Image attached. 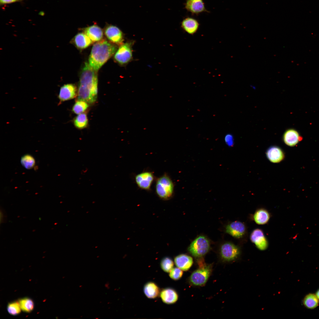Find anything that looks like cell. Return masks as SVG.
I'll use <instances>...</instances> for the list:
<instances>
[{
    "label": "cell",
    "mask_w": 319,
    "mask_h": 319,
    "mask_svg": "<svg viewBox=\"0 0 319 319\" xmlns=\"http://www.w3.org/2000/svg\"><path fill=\"white\" fill-rule=\"evenodd\" d=\"M88 104L85 101L77 100L72 107V111L77 114L83 113L88 108Z\"/></svg>",
    "instance_id": "26"
},
{
    "label": "cell",
    "mask_w": 319,
    "mask_h": 319,
    "mask_svg": "<svg viewBox=\"0 0 319 319\" xmlns=\"http://www.w3.org/2000/svg\"><path fill=\"white\" fill-rule=\"evenodd\" d=\"M160 265L162 269L164 271L170 272L173 267L174 263L171 258L165 257L161 261Z\"/></svg>",
    "instance_id": "29"
},
{
    "label": "cell",
    "mask_w": 319,
    "mask_h": 319,
    "mask_svg": "<svg viewBox=\"0 0 319 319\" xmlns=\"http://www.w3.org/2000/svg\"><path fill=\"white\" fill-rule=\"evenodd\" d=\"M24 0H0V4L1 5L11 4L17 2L22 1Z\"/></svg>",
    "instance_id": "32"
},
{
    "label": "cell",
    "mask_w": 319,
    "mask_h": 319,
    "mask_svg": "<svg viewBox=\"0 0 319 319\" xmlns=\"http://www.w3.org/2000/svg\"><path fill=\"white\" fill-rule=\"evenodd\" d=\"M266 155L268 160L274 163L279 162L284 157V154L281 149L275 146L270 147L268 149Z\"/></svg>",
    "instance_id": "19"
},
{
    "label": "cell",
    "mask_w": 319,
    "mask_h": 319,
    "mask_svg": "<svg viewBox=\"0 0 319 319\" xmlns=\"http://www.w3.org/2000/svg\"><path fill=\"white\" fill-rule=\"evenodd\" d=\"M21 310L26 313H30L32 311L34 307V303L33 301L29 298H24L20 299L19 300Z\"/></svg>",
    "instance_id": "25"
},
{
    "label": "cell",
    "mask_w": 319,
    "mask_h": 319,
    "mask_svg": "<svg viewBox=\"0 0 319 319\" xmlns=\"http://www.w3.org/2000/svg\"><path fill=\"white\" fill-rule=\"evenodd\" d=\"M253 219L258 224H264L268 222L270 217L268 211L264 209H260L257 210L253 215Z\"/></svg>",
    "instance_id": "22"
},
{
    "label": "cell",
    "mask_w": 319,
    "mask_h": 319,
    "mask_svg": "<svg viewBox=\"0 0 319 319\" xmlns=\"http://www.w3.org/2000/svg\"><path fill=\"white\" fill-rule=\"evenodd\" d=\"M135 181L140 189L149 190L154 179L153 173L149 171L142 172L136 175Z\"/></svg>",
    "instance_id": "8"
},
{
    "label": "cell",
    "mask_w": 319,
    "mask_h": 319,
    "mask_svg": "<svg viewBox=\"0 0 319 319\" xmlns=\"http://www.w3.org/2000/svg\"><path fill=\"white\" fill-rule=\"evenodd\" d=\"M92 41L84 33H77L71 40V42L78 49H84L91 45Z\"/></svg>",
    "instance_id": "17"
},
{
    "label": "cell",
    "mask_w": 319,
    "mask_h": 319,
    "mask_svg": "<svg viewBox=\"0 0 319 319\" xmlns=\"http://www.w3.org/2000/svg\"><path fill=\"white\" fill-rule=\"evenodd\" d=\"M144 291L147 297L150 299L156 298L160 293V289L158 286L152 282H148L145 285Z\"/></svg>",
    "instance_id": "21"
},
{
    "label": "cell",
    "mask_w": 319,
    "mask_h": 319,
    "mask_svg": "<svg viewBox=\"0 0 319 319\" xmlns=\"http://www.w3.org/2000/svg\"><path fill=\"white\" fill-rule=\"evenodd\" d=\"M210 248V244L209 240L206 237L201 235L196 237L191 242L188 250L192 256L198 258H202L206 254Z\"/></svg>",
    "instance_id": "4"
},
{
    "label": "cell",
    "mask_w": 319,
    "mask_h": 319,
    "mask_svg": "<svg viewBox=\"0 0 319 319\" xmlns=\"http://www.w3.org/2000/svg\"><path fill=\"white\" fill-rule=\"evenodd\" d=\"M199 267L191 274L189 281L192 285L202 286L205 285L211 274L212 266V265L205 263Z\"/></svg>",
    "instance_id": "5"
},
{
    "label": "cell",
    "mask_w": 319,
    "mask_h": 319,
    "mask_svg": "<svg viewBox=\"0 0 319 319\" xmlns=\"http://www.w3.org/2000/svg\"><path fill=\"white\" fill-rule=\"evenodd\" d=\"M176 266L183 271L188 270L193 263V259L190 256L185 254L179 255L174 258Z\"/></svg>",
    "instance_id": "18"
},
{
    "label": "cell",
    "mask_w": 319,
    "mask_h": 319,
    "mask_svg": "<svg viewBox=\"0 0 319 319\" xmlns=\"http://www.w3.org/2000/svg\"><path fill=\"white\" fill-rule=\"evenodd\" d=\"M160 295L162 301L168 304L175 303L178 297L177 292L173 289L171 288L163 289L161 291Z\"/></svg>",
    "instance_id": "20"
},
{
    "label": "cell",
    "mask_w": 319,
    "mask_h": 319,
    "mask_svg": "<svg viewBox=\"0 0 319 319\" xmlns=\"http://www.w3.org/2000/svg\"><path fill=\"white\" fill-rule=\"evenodd\" d=\"M315 294L317 298L319 300V289L317 290Z\"/></svg>",
    "instance_id": "34"
},
{
    "label": "cell",
    "mask_w": 319,
    "mask_h": 319,
    "mask_svg": "<svg viewBox=\"0 0 319 319\" xmlns=\"http://www.w3.org/2000/svg\"><path fill=\"white\" fill-rule=\"evenodd\" d=\"M21 308L19 302L14 301L9 303L7 306V310L11 315H17L21 312Z\"/></svg>",
    "instance_id": "28"
},
{
    "label": "cell",
    "mask_w": 319,
    "mask_h": 319,
    "mask_svg": "<svg viewBox=\"0 0 319 319\" xmlns=\"http://www.w3.org/2000/svg\"><path fill=\"white\" fill-rule=\"evenodd\" d=\"M245 225L239 221L232 222L227 225L226 232L232 236L237 238L242 237L246 232Z\"/></svg>",
    "instance_id": "11"
},
{
    "label": "cell",
    "mask_w": 319,
    "mask_h": 319,
    "mask_svg": "<svg viewBox=\"0 0 319 319\" xmlns=\"http://www.w3.org/2000/svg\"><path fill=\"white\" fill-rule=\"evenodd\" d=\"M199 26V23L197 20L192 17H187L182 21L181 26L186 33L193 35L198 31Z\"/></svg>",
    "instance_id": "14"
},
{
    "label": "cell",
    "mask_w": 319,
    "mask_h": 319,
    "mask_svg": "<svg viewBox=\"0 0 319 319\" xmlns=\"http://www.w3.org/2000/svg\"><path fill=\"white\" fill-rule=\"evenodd\" d=\"M185 8L192 14L198 15L204 12H208L203 0H186Z\"/></svg>",
    "instance_id": "13"
},
{
    "label": "cell",
    "mask_w": 319,
    "mask_h": 319,
    "mask_svg": "<svg viewBox=\"0 0 319 319\" xmlns=\"http://www.w3.org/2000/svg\"><path fill=\"white\" fill-rule=\"evenodd\" d=\"M302 139L297 131L293 129H289L286 130L283 136L284 142L290 147L295 146L302 140Z\"/></svg>",
    "instance_id": "15"
},
{
    "label": "cell",
    "mask_w": 319,
    "mask_h": 319,
    "mask_svg": "<svg viewBox=\"0 0 319 319\" xmlns=\"http://www.w3.org/2000/svg\"><path fill=\"white\" fill-rule=\"evenodd\" d=\"M174 186L170 177L166 173L156 180L155 190L157 194L161 198L168 200L172 196Z\"/></svg>",
    "instance_id": "3"
},
{
    "label": "cell",
    "mask_w": 319,
    "mask_h": 319,
    "mask_svg": "<svg viewBox=\"0 0 319 319\" xmlns=\"http://www.w3.org/2000/svg\"><path fill=\"white\" fill-rule=\"evenodd\" d=\"M169 273V275L170 278L175 280L180 279L183 273L182 270L177 267L172 268Z\"/></svg>",
    "instance_id": "30"
},
{
    "label": "cell",
    "mask_w": 319,
    "mask_h": 319,
    "mask_svg": "<svg viewBox=\"0 0 319 319\" xmlns=\"http://www.w3.org/2000/svg\"><path fill=\"white\" fill-rule=\"evenodd\" d=\"M225 141L226 144L229 146H231L234 143V139L232 136L230 134H227L225 137Z\"/></svg>",
    "instance_id": "31"
},
{
    "label": "cell",
    "mask_w": 319,
    "mask_h": 319,
    "mask_svg": "<svg viewBox=\"0 0 319 319\" xmlns=\"http://www.w3.org/2000/svg\"><path fill=\"white\" fill-rule=\"evenodd\" d=\"M116 46L103 40L92 46L89 58L88 64L94 70L97 71L116 52Z\"/></svg>",
    "instance_id": "2"
},
{
    "label": "cell",
    "mask_w": 319,
    "mask_h": 319,
    "mask_svg": "<svg viewBox=\"0 0 319 319\" xmlns=\"http://www.w3.org/2000/svg\"><path fill=\"white\" fill-rule=\"evenodd\" d=\"M0 223H2L4 219V214L3 212L1 210L0 213Z\"/></svg>",
    "instance_id": "33"
},
{
    "label": "cell",
    "mask_w": 319,
    "mask_h": 319,
    "mask_svg": "<svg viewBox=\"0 0 319 319\" xmlns=\"http://www.w3.org/2000/svg\"><path fill=\"white\" fill-rule=\"evenodd\" d=\"M104 33L106 38L112 43L117 45L123 44V33L117 27L111 25L107 26L105 29Z\"/></svg>",
    "instance_id": "9"
},
{
    "label": "cell",
    "mask_w": 319,
    "mask_h": 319,
    "mask_svg": "<svg viewBox=\"0 0 319 319\" xmlns=\"http://www.w3.org/2000/svg\"><path fill=\"white\" fill-rule=\"evenodd\" d=\"M251 241L256 247L261 250H266L268 248V243L263 231L257 229L253 231L250 235Z\"/></svg>",
    "instance_id": "10"
},
{
    "label": "cell",
    "mask_w": 319,
    "mask_h": 319,
    "mask_svg": "<svg viewBox=\"0 0 319 319\" xmlns=\"http://www.w3.org/2000/svg\"><path fill=\"white\" fill-rule=\"evenodd\" d=\"M83 31L93 42L100 41L103 38V30L97 25H93L86 27Z\"/></svg>",
    "instance_id": "16"
},
{
    "label": "cell",
    "mask_w": 319,
    "mask_h": 319,
    "mask_svg": "<svg viewBox=\"0 0 319 319\" xmlns=\"http://www.w3.org/2000/svg\"><path fill=\"white\" fill-rule=\"evenodd\" d=\"M132 42H127L121 45L114 55V59L123 65L129 63L132 58Z\"/></svg>",
    "instance_id": "6"
},
{
    "label": "cell",
    "mask_w": 319,
    "mask_h": 319,
    "mask_svg": "<svg viewBox=\"0 0 319 319\" xmlns=\"http://www.w3.org/2000/svg\"><path fill=\"white\" fill-rule=\"evenodd\" d=\"M77 88L72 84H67L61 86L60 89L58 98L61 102L74 98L77 95Z\"/></svg>",
    "instance_id": "12"
},
{
    "label": "cell",
    "mask_w": 319,
    "mask_h": 319,
    "mask_svg": "<svg viewBox=\"0 0 319 319\" xmlns=\"http://www.w3.org/2000/svg\"><path fill=\"white\" fill-rule=\"evenodd\" d=\"M75 126L79 129H82L86 128L88 124V119L85 113H82L78 115L74 118L73 121Z\"/></svg>",
    "instance_id": "24"
},
{
    "label": "cell",
    "mask_w": 319,
    "mask_h": 319,
    "mask_svg": "<svg viewBox=\"0 0 319 319\" xmlns=\"http://www.w3.org/2000/svg\"><path fill=\"white\" fill-rule=\"evenodd\" d=\"M239 248L234 244L227 242L222 244L220 248V255L224 261L230 262L236 259L240 254Z\"/></svg>",
    "instance_id": "7"
},
{
    "label": "cell",
    "mask_w": 319,
    "mask_h": 319,
    "mask_svg": "<svg viewBox=\"0 0 319 319\" xmlns=\"http://www.w3.org/2000/svg\"><path fill=\"white\" fill-rule=\"evenodd\" d=\"M304 306L308 309H313L319 305V300L315 294L309 293L306 295L302 301Z\"/></svg>",
    "instance_id": "23"
},
{
    "label": "cell",
    "mask_w": 319,
    "mask_h": 319,
    "mask_svg": "<svg viewBox=\"0 0 319 319\" xmlns=\"http://www.w3.org/2000/svg\"><path fill=\"white\" fill-rule=\"evenodd\" d=\"M97 71L85 62L80 71L77 91L78 100L93 104L96 101L98 92Z\"/></svg>",
    "instance_id": "1"
},
{
    "label": "cell",
    "mask_w": 319,
    "mask_h": 319,
    "mask_svg": "<svg viewBox=\"0 0 319 319\" xmlns=\"http://www.w3.org/2000/svg\"><path fill=\"white\" fill-rule=\"evenodd\" d=\"M21 162L22 165L27 169L33 168L35 164V161L33 157L29 154L23 156L21 158Z\"/></svg>",
    "instance_id": "27"
}]
</instances>
